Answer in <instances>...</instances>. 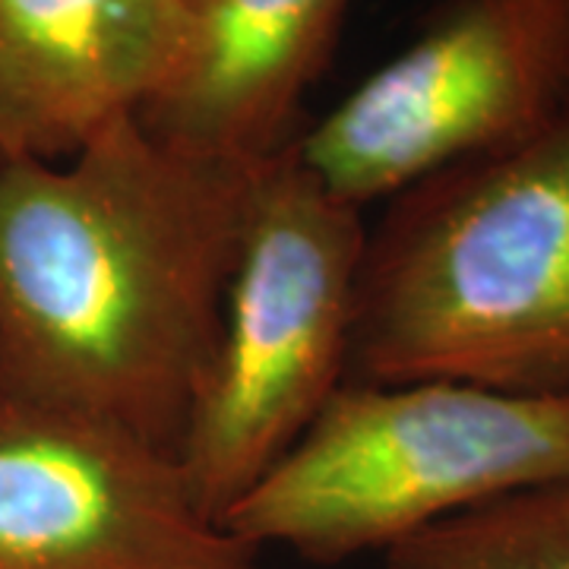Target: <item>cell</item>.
Segmentation results:
<instances>
[{
    "instance_id": "obj_1",
    "label": "cell",
    "mask_w": 569,
    "mask_h": 569,
    "mask_svg": "<svg viewBox=\"0 0 569 569\" xmlns=\"http://www.w3.org/2000/svg\"><path fill=\"white\" fill-rule=\"evenodd\" d=\"M257 164L183 152L140 118L67 162L0 159V396L178 456Z\"/></svg>"
},
{
    "instance_id": "obj_2",
    "label": "cell",
    "mask_w": 569,
    "mask_h": 569,
    "mask_svg": "<svg viewBox=\"0 0 569 569\" xmlns=\"http://www.w3.org/2000/svg\"><path fill=\"white\" fill-rule=\"evenodd\" d=\"M348 380L569 396V102L367 224Z\"/></svg>"
},
{
    "instance_id": "obj_3",
    "label": "cell",
    "mask_w": 569,
    "mask_h": 569,
    "mask_svg": "<svg viewBox=\"0 0 569 569\" xmlns=\"http://www.w3.org/2000/svg\"><path fill=\"white\" fill-rule=\"evenodd\" d=\"M569 478V396L346 380L224 526L336 567L462 509Z\"/></svg>"
},
{
    "instance_id": "obj_4",
    "label": "cell",
    "mask_w": 569,
    "mask_h": 569,
    "mask_svg": "<svg viewBox=\"0 0 569 569\" xmlns=\"http://www.w3.org/2000/svg\"><path fill=\"white\" fill-rule=\"evenodd\" d=\"M365 209L295 146L257 164L222 323L178 443L197 503L224 522L348 380Z\"/></svg>"
},
{
    "instance_id": "obj_5",
    "label": "cell",
    "mask_w": 569,
    "mask_h": 569,
    "mask_svg": "<svg viewBox=\"0 0 569 569\" xmlns=\"http://www.w3.org/2000/svg\"><path fill=\"white\" fill-rule=\"evenodd\" d=\"M569 102V0H443L295 152L367 209L430 174L535 133Z\"/></svg>"
},
{
    "instance_id": "obj_6",
    "label": "cell",
    "mask_w": 569,
    "mask_h": 569,
    "mask_svg": "<svg viewBox=\"0 0 569 569\" xmlns=\"http://www.w3.org/2000/svg\"><path fill=\"white\" fill-rule=\"evenodd\" d=\"M0 569H263L171 449L0 396Z\"/></svg>"
},
{
    "instance_id": "obj_7",
    "label": "cell",
    "mask_w": 569,
    "mask_h": 569,
    "mask_svg": "<svg viewBox=\"0 0 569 569\" xmlns=\"http://www.w3.org/2000/svg\"><path fill=\"white\" fill-rule=\"evenodd\" d=\"M193 0H0V159L67 162L171 82Z\"/></svg>"
},
{
    "instance_id": "obj_8",
    "label": "cell",
    "mask_w": 569,
    "mask_h": 569,
    "mask_svg": "<svg viewBox=\"0 0 569 569\" xmlns=\"http://www.w3.org/2000/svg\"><path fill=\"white\" fill-rule=\"evenodd\" d=\"M351 0H193L183 58L140 123L183 152L257 164L307 127Z\"/></svg>"
},
{
    "instance_id": "obj_9",
    "label": "cell",
    "mask_w": 569,
    "mask_h": 569,
    "mask_svg": "<svg viewBox=\"0 0 569 569\" xmlns=\"http://www.w3.org/2000/svg\"><path fill=\"white\" fill-rule=\"evenodd\" d=\"M383 569H569V478L415 531L383 550Z\"/></svg>"
}]
</instances>
